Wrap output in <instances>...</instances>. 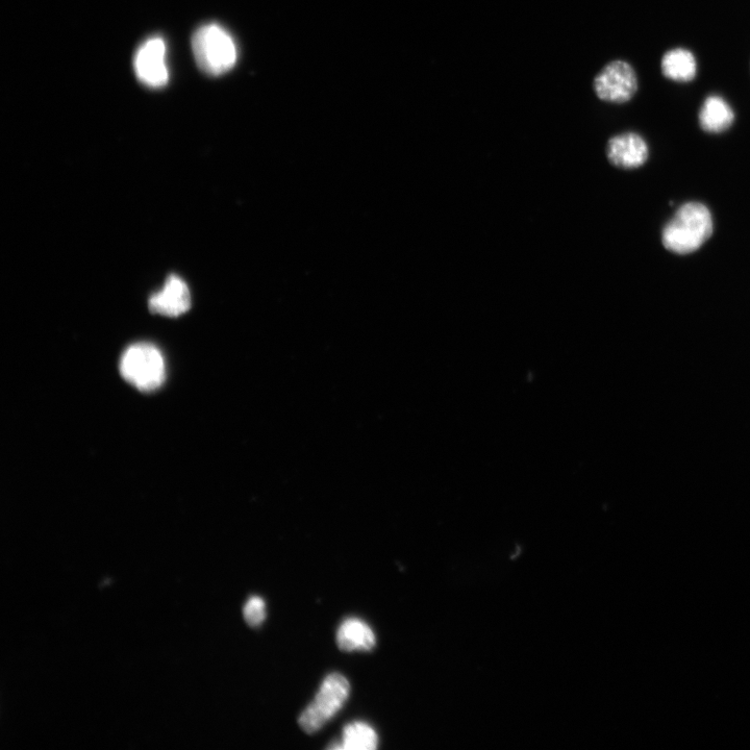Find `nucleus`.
Instances as JSON below:
<instances>
[{"label":"nucleus","instance_id":"1","mask_svg":"<svg viewBox=\"0 0 750 750\" xmlns=\"http://www.w3.org/2000/svg\"><path fill=\"white\" fill-rule=\"evenodd\" d=\"M714 229L710 210L700 203L683 205L666 224L662 242L669 252L689 255L702 247L712 236Z\"/></svg>","mask_w":750,"mask_h":750},{"label":"nucleus","instance_id":"2","mask_svg":"<svg viewBox=\"0 0 750 750\" xmlns=\"http://www.w3.org/2000/svg\"><path fill=\"white\" fill-rule=\"evenodd\" d=\"M192 48L198 67L215 77L230 71L238 60L233 37L218 24L199 28L193 35Z\"/></svg>","mask_w":750,"mask_h":750},{"label":"nucleus","instance_id":"3","mask_svg":"<svg viewBox=\"0 0 750 750\" xmlns=\"http://www.w3.org/2000/svg\"><path fill=\"white\" fill-rule=\"evenodd\" d=\"M120 373L125 381L138 390L156 391L166 379L163 355L153 344H134L121 357Z\"/></svg>","mask_w":750,"mask_h":750},{"label":"nucleus","instance_id":"4","mask_svg":"<svg viewBox=\"0 0 750 750\" xmlns=\"http://www.w3.org/2000/svg\"><path fill=\"white\" fill-rule=\"evenodd\" d=\"M350 693V685L339 673L325 679L314 702L299 717V725L306 733L322 729L343 707Z\"/></svg>","mask_w":750,"mask_h":750},{"label":"nucleus","instance_id":"5","mask_svg":"<svg viewBox=\"0 0 750 750\" xmlns=\"http://www.w3.org/2000/svg\"><path fill=\"white\" fill-rule=\"evenodd\" d=\"M592 87L596 97L604 103L627 104L639 90L638 75L628 61L614 60L595 75Z\"/></svg>","mask_w":750,"mask_h":750},{"label":"nucleus","instance_id":"6","mask_svg":"<svg viewBox=\"0 0 750 750\" xmlns=\"http://www.w3.org/2000/svg\"><path fill=\"white\" fill-rule=\"evenodd\" d=\"M135 71L140 82L150 88H162L169 80L166 45L161 37L148 39L135 56Z\"/></svg>","mask_w":750,"mask_h":750},{"label":"nucleus","instance_id":"7","mask_svg":"<svg viewBox=\"0 0 750 750\" xmlns=\"http://www.w3.org/2000/svg\"><path fill=\"white\" fill-rule=\"evenodd\" d=\"M648 157V144L638 133H621L608 141L607 158L617 168L629 170L642 167L647 162Z\"/></svg>","mask_w":750,"mask_h":750},{"label":"nucleus","instance_id":"8","mask_svg":"<svg viewBox=\"0 0 750 750\" xmlns=\"http://www.w3.org/2000/svg\"><path fill=\"white\" fill-rule=\"evenodd\" d=\"M191 308V294L187 284L172 274L164 287L149 298V310L166 317H179Z\"/></svg>","mask_w":750,"mask_h":750},{"label":"nucleus","instance_id":"9","mask_svg":"<svg viewBox=\"0 0 750 750\" xmlns=\"http://www.w3.org/2000/svg\"><path fill=\"white\" fill-rule=\"evenodd\" d=\"M735 119V112L728 100L717 94L707 96L698 112L699 127L708 134L729 131Z\"/></svg>","mask_w":750,"mask_h":750},{"label":"nucleus","instance_id":"10","mask_svg":"<svg viewBox=\"0 0 750 750\" xmlns=\"http://www.w3.org/2000/svg\"><path fill=\"white\" fill-rule=\"evenodd\" d=\"M697 61L690 49L675 47L667 50L661 60V72L669 81L688 84L697 77Z\"/></svg>","mask_w":750,"mask_h":750},{"label":"nucleus","instance_id":"11","mask_svg":"<svg viewBox=\"0 0 750 750\" xmlns=\"http://www.w3.org/2000/svg\"><path fill=\"white\" fill-rule=\"evenodd\" d=\"M377 640L373 631L365 622L357 618H349L341 625L337 633V644L343 652L354 650H371Z\"/></svg>","mask_w":750,"mask_h":750},{"label":"nucleus","instance_id":"12","mask_svg":"<svg viewBox=\"0 0 750 750\" xmlns=\"http://www.w3.org/2000/svg\"><path fill=\"white\" fill-rule=\"evenodd\" d=\"M377 733L364 722L348 724L343 733V748L349 750H373L378 747Z\"/></svg>","mask_w":750,"mask_h":750},{"label":"nucleus","instance_id":"13","mask_svg":"<svg viewBox=\"0 0 750 750\" xmlns=\"http://www.w3.org/2000/svg\"><path fill=\"white\" fill-rule=\"evenodd\" d=\"M244 619L250 627H258L266 618V605L264 600L259 596H253L248 599L244 610Z\"/></svg>","mask_w":750,"mask_h":750}]
</instances>
